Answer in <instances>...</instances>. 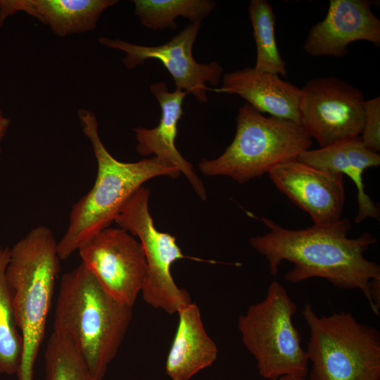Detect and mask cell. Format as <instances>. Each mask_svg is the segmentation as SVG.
<instances>
[{
    "label": "cell",
    "mask_w": 380,
    "mask_h": 380,
    "mask_svg": "<svg viewBox=\"0 0 380 380\" xmlns=\"http://www.w3.org/2000/svg\"><path fill=\"white\" fill-rule=\"evenodd\" d=\"M260 221L269 232L252 237L249 243L268 262L272 276H277L279 265L287 261L293 267L284 274L286 281L298 284L318 277L340 289L360 290L373 312L379 315L371 300L369 284L380 279V266L364 255L377 242L370 233L348 238L351 223L348 218L300 229L285 228L264 217Z\"/></svg>",
    "instance_id": "1"
},
{
    "label": "cell",
    "mask_w": 380,
    "mask_h": 380,
    "mask_svg": "<svg viewBox=\"0 0 380 380\" xmlns=\"http://www.w3.org/2000/svg\"><path fill=\"white\" fill-rule=\"evenodd\" d=\"M132 308L111 296L82 262L62 276L53 332L79 351L92 380H102L116 356Z\"/></svg>",
    "instance_id": "2"
},
{
    "label": "cell",
    "mask_w": 380,
    "mask_h": 380,
    "mask_svg": "<svg viewBox=\"0 0 380 380\" xmlns=\"http://www.w3.org/2000/svg\"><path fill=\"white\" fill-rule=\"evenodd\" d=\"M82 132L89 140L97 163V175L91 190L71 209L66 232L58 242L61 260L75 251L101 230L109 227L128 199L146 181L158 177H178L181 172L158 156L132 163L116 160L107 151L99 134L94 113L80 109Z\"/></svg>",
    "instance_id": "3"
},
{
    "label": "cell",
    "mask_w": 380,
    "mask_h": 380,
    "mask_svg": "<svg viewBox=\"0 0 380 380\" xmlns=\"http://www.w3.org/2000/svg\"><path fill=\"white\" fill-rule=\"evenodd\" d=\"M58 242L47 227L39 225L11 248L6 277L13 292L17 327L23 351L18 380H33L43 342L56 280L60 272Z\"/></svg>",
    "instance_id": "4"
},
{
    "label": "cell",
    "mask_w": 380,
    "mask_h": 380,
    "mask_svg": "<svg viewBox=\"0 0 380 380\" xmlns=\"http://www.w3.org/2000/svg\"><path fill=\"white\" fill-rule=\"evenodd\" d=\"M236 122L235 136L224 152L215 159L200 161L203 175L227 176L243 184L296 159L312 145L300 124L265 116L247 103L239 109Z\"/></svg>",
    "instance_id": "5"
},
{
    "label": "cell",
    "mask_w": 380,
    "mask_h": 380,
    "mask_svg": "<svg viewBox=\"0 0 380 380\" xmlns=\"http://www.w3.org/2000/svg\"><path fill=\"white\" fill-rule=\"evenodd\" d=\"M310 380H380V334L346 311L319 316L305 303Z\"/></svg>",
    "instance_id": "6"
},
{
    "label": "cell",
    "mask_w": 380,
    "mask_h": 380,
    "mask_svg": "<svg viewBox=\"0 0 380 380\" xmlns=\"http://www.w3.org/2000/svg\"><path fill=\"white\" fill-rule=\"evenodd\" d=\"M297 310L284 286L277 281L265 298L249 306L238 319L243 343L254 357L259 374L267 380L285 376L306 377L309 360L293 323Z\"/></svg>",
    "instance_id": "7"
},
{
    "label": "cell",
    "mask_w": 380,
    "mask_h": 380,
    "mask_svg": "<svg viewBox=\"0 0 380 380\" xmlns=\"http://www.w3.org/2000/svg\"><path fill=\"white\" fill-rule=\"evenodd\" d=\"M149 194V189L141 186L125 203L115 222L137 236L142 245L147 263L141 289L144 301L172 315L191 303L188 292L176 285L170 272L173 262L186 257L175 236L156 228L148 210Z\"/></svg>",
    "instance_id": "8"
},
{
    "label": "cell",
    "mask_w": 380,
    "mask_h": 380,
    "mask_svg": "<svg viewBox=\"0 0 380 380\" xmlns=\"http://www.w3.org/2000/svg\"><path fill=\"white\" fill-rule=\"evenodd\" d=\"M300 91V125L320 148L360 136L365 99L359 89L331 76L314 78Z\"/></svg>",
    "instance_id": "9"
},
{
    "label": "cell",
    "mask_w": 380,
    "mask_h": 380,
    "mask_svg": "<svg viewBox=\"0 0 380 380\" xmlns=\"http://www.w3.org/2000/svg\"><path fill=\"white\" fill-rule=\"evenodd\" d=\"M82 262L119 301L133 307L144 285L147 263L142 245L127 231L107 227L79 249Z\"/></svg>",
    "instance_id": "10"
},
{
    "label": "cell",
    "mask_w": 380,
    "mask_h": 380,
    "mask_svg": "<svg viewBox=\"0 0 380 380\" xmlns=\"http://www.w3.org/2000/svg\"><path fill=\"white\" fill-rule=\"evenodd\" d=\"M201 27V21L190 23L170 41L158 46L139 45L107 37H100L99 42L124 52L122 62L129 70L149 59L160 61L172 77L176 89L192 94L200 102L207 103L206 84L217 86L224 69L215 61L199 63L194 58L193 46Z\"/></svg>",
    "instance_id": "11"
},
{
    "label": "cell",
    "mask_w": 380,
    "mask_h": 380,
    "mask_svg": "<svg viewBox=\"0 0 380 380\" xmlns=\"http://www.w3.org/2000/svg\"><path fill=\"white\" fill-rule=\"evenodd\" d=\"M277 189L308 213L314 224H329L341 218L345 203L343 175L291 160L269 173Z\"/></svg>",
    "instance_id": "12"
},
{
    "label": "cell",
    "mask_w": 380,
    "mask_h": 380,
    "mask_svg": "<svg viewBox=\"0 0 380 380\" xmlns=\"http://www.w3.org/2000/svg\"><path fill=\"white\" fill-rule=\"evenodd\" d=\"M369 0H331L325 18L310 30L303 50L311 56L340 58L355 41L380 46V20Z\"/></svg>",
    "instance_id": "13"
},
{
    "label": "cell",
    "mask_w": 380,
    "mask_h": 380,
    "mask_svg": "<svg viewBox=\"0 0 380 380\" xmlns=\"http://www.w3.org/2000/svg\"><path fill=\"white\" fill-rule=\"evenodd\" d=\"M150 90L159 103L161 116L154 128L133 129L137 141V152L144 156L154 155L176 166L198 196L205 201L207 194L203 182L194 172L192 164L183 158L175 146L178 123L183 114V101L187 93L178 89L170 91L163 82L153 83Z\"/></svg>",
    "instance_id": "14"
},
{
    "label": "cell",
    "mask_w": 380,
    "mask_h": 380,
    "mask_svg": "<svg viewBox=\"0 0 380 380\" xmlns=\"http://www.w3.org/2000/svg\"><path fill=\"white\" fill-rule=\"evenodd\" d=\"M217 93L236 94L260 113L300 124V89L279 75L246 67L224 74Z\"/></svg>",
    "instance_id": "15"
},
{
    "label": "cell",
    "mask_w": 380,
    "mask_h": 380,
    "mask_svg": "<svg viewBox=\"0 0 380 380\" xmlns=\"http://www.w3.org/2000/svg\"><path fill=\"white\" fill-rule=\"evenodd\" d=\"M117 0H0V27L8 18L24 12L65 37L94 30L104 11Z\"/></svg>",
    "instance_id": "16"
},
{
    "label": "cell",
    "mask_w": 380,
    "mask_h": 380,
    "mask_svg": "<svg viewBox=\"0 0 380 380\" xmlns=\"http://www.w3.org/2000/svg\"><path fill=\"white\" fill-rule=\"evenodd\" d=\"M179 323L165 369L172 380H189L217 359V348L207 334L198 305L190 303L177 312Z\"/></svg>",
    "instance_id": "17"
},
{
    "label": "cell",
    "mask_w": 380,
    "mask_h": 380,
    "mask_svg": "<svg viewBox=\"0 0 380 380\" xmlns=\"http://www.w3.org/2000/svg\"><path fill=\"white\" fill-rule=\"evenodd\" d=\"M297 160L319 170L349 177L357 191L358 212L355 222L359 224L367 218L379 220V208L365 192L362 179L366 169L378 165L374 157L360 153L346 154L343 139L318 149L305 151Z\"/></svg>",
    "instance_id": "18"
},
{
    "label": "cell",
    "mask_w": 380,
    "mask_h": 380,
    "mask_svg": "<svg viewBox=\"0 0 380 380\" xmlns=\"http://www.w3.org/2000/svg\"><path fill=\"white\" fill-rule=\"evenodd\" d=\"M11 248H0V374H17L23 351V341L17 327L13 292L6 277Z\"/></svg>",
    "instance_id": "19"
},
{
    "label": "cell",
    "mask_w": 380,
    "mask_h": 380,
    "mask_svg": "<svg viewBox=\"0 0 380 380\" xmlns=\"http://www.w3.org/2000/svg\"><path fill=\"white\" fill-rule=\"evenodd\" d=\"M134 14L141 24L152 30L176 29L175 19L183 17L191 23L208 17L216 6L212 0H134Z\"/></svg>",
    "instance_id": "20"
},
{
    "label": "cell",
    "mask_w": 380,
    "mask_h": 380,
    "mask_svg": "<svg viewBox=\"0 0 380 380\" xmlns=\"http://www.w3.org/2000/svg\"><path fill=\"white\" fill-rule=\"evenodd\" d=\"M248 11L256 44L254 68L286 77V64L280 55L276 41L273 7L266 0H251Z\"/></svg>",
    "instance_id": "21"
},
{
    "label": "cell",
    "mask_w": 380,
    "mask_h": 380,
    "mask_svg": "<svg viewBox=\"0 0 380 380\" xmlns=\"http://www.w3.org/2000/svg\"><path fill=\"white\" fill-rule=\"evenodd\" d=\"M46 380H92L87 365L75 347L56 332L45 350Z\"/></svg>",
    "instance_id": "22"
},
{
    "label": "cell",
    "mask_w": 380,
    "mask_h": 380,
    "mask_svg": "<svg viewBox=\"0 0 380 380\" xmlns=\"http://www.w3.org/2000/svg\"><path fill=\"white\" fill-rule=\"evenodd\" d=\"M364 123L361 139L369 150L380 151V97L365 100L363 103Z\"/></svg>",
    "instance_id": "23"
},
{
    "label": "cell",
    "mask_w": 380,
    "mask_h": 380,
    "mask_svg": "<svg viewBox=\"0 0 380 380\" xmlns=\"http://www.w3.org/2000/svg\"><path fill=\"white\" fill-rule=\"evenodd\" d=\"M369 293L375 309L380 310V279H372L369 284Z\"/></svg>",
    "instance_id": "24"
},
{
    "label": "cell",
    "mask_w": 380,
    "mask_h": 380,
    "mask_svg": "<svg viewBox=\"0 0 380 380\" xmlns=\"http://www.w3.org/2000/svg\"><path fill=\"white\" fill-rule=\"evenodd\" d=\"M11 121L4 115L0 117V152L1 151V144L8 132Z\"/></svg>",
    "instance_id": "25"
},
{
    "label": "cell",
    "mask_w": 380,
    "mask_h": 380,
    "mask_svg": "<svg viewBox=\"0 0 380 380\" xmlns=\"http://www.w3.org/2000/svg\"><path fill=\"white\" fill-rule=\"evenodd\" d=\"M277 380H310L309 378L307 377H300V376H282Z\"/></svg>",
    "instance_id": "26"
},
{
    "label": "cell",
    "mask_w": 380,
    "mask_h": 380,
    "mask_svg": "<svg viewBox=\"0 0 380 380\" xmlns=\"http://www.w3.org/2000/svg\"><path fill=\"white\" fill-rule=\"evenodd\" d=\"M3 115H4L3 111H2V110H1V107H0V117H1V116H3Z\"/></svg>",
    "instance_id": "27"
}]
</instances>
